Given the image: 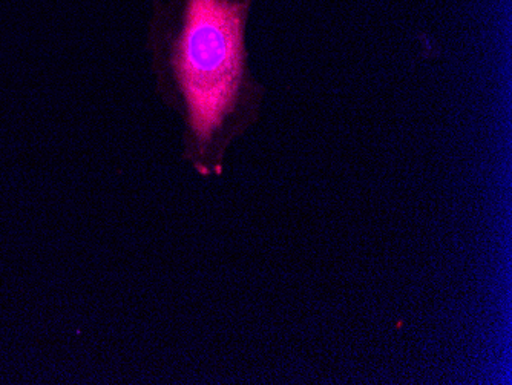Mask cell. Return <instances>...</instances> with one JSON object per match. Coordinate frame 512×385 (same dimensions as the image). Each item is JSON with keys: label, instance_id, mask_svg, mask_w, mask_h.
I'll return each mask as SVG.
<instances>
[{"label": "cell", "instance_id": "obj_1", "mask_svg": "<svg viewBox=\"0 0 512 385\" xmlns=\"http://www.w3.org/2000/svg\"><path fill=\"white\" fill-rule=\"evenodd\" d=\"M255 0H154L148 51L161 100L181 125L184 162L223 174L227 152L258 122L264 88L250 70Z\"/></svg>", "mask_w": 512, "mask_h": 385}]
</instances>
